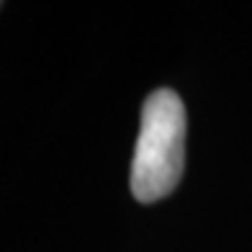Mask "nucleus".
Segmentation results:
<instances>
[{
    "label": "nucleus",
    "instance_id": "nucleus-1",
    "mask_svg": "<svg viewBox=\"0 0 252 252\" xmlns=\"http://www.w3.org/2000/svg\"><path fill=\"white\" fill-rule=\"evenodd\" d=\"M186 106L170 88L144 98L131 162V193L139 203L170 196L186 167Z\"/></svg>",
    "mask_w": 252,
    "mask_h": 252
}]
</instances>
